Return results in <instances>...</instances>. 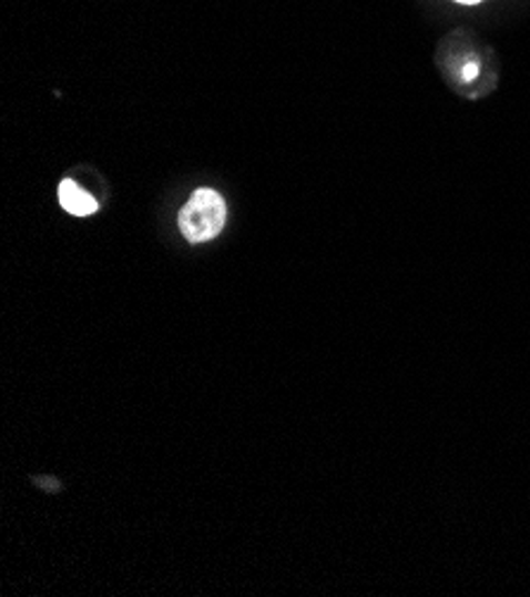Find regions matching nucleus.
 I'll return each instance as SVG.
<instances>
[{"instance_id":"obj_1","label":"nucleus","mask_w":530,"mask_h":597,"mask_svg":"<svg viewBox=\"0 0 530 597\" xmlns=\"http://www.w3.org/2000/svg\"><path fill=\"white\" fill-rule=\"evenodd\" d=\"M226 224L224 198L212 189H197L179 212V229L188 243L217 239Z\"/></svg>"},{"instance_id":"obj_2","label":"nucleus","mask_w":530,"mask_h":597,"mask_svg":"<svg viewBox=\"0 0 530 597\" xmlns=\"http://www.w3.org/2000/svg\"><path fill=\"white\" fill-rule=\"evenodd\" d=\"M58 198L60 205L70 214H74V217H89V214L98 212V203L93 201V195L81 189L74 179H62Z\"/></svg>"},{"instance_id":"obj_3","label":"nucleus","mask_w":530,"mask_h":597,"mask_svg":"<svg viewBox=\"0 0 530 597\" xmlns=\"http://www.w3.org/2000/svg\"><path fill=\"white\" fill-rule=\"evenodd\" d=\"M478 74V64H467V68H463V79H473Z\"/></svg>"},{"instance_id":"obj_4","label":"nucleus","mask_w":530,"mask_h":597,"mask_svg":"<svg viewBox=\"0 0 530 597\" xmlns=\"http://www.w3.org/2000/svg\"><path fill=\"white\" fill-rule=\"evenodd\" d=\"M457 3H463V6H476V3H480V0H457Z\"/></svg>"}]
</instances>
